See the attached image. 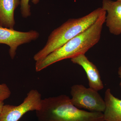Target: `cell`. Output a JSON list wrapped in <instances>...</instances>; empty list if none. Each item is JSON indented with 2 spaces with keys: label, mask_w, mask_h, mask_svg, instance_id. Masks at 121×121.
I'll return each mask as SVG.
<instances>
[{
  "label": "cell",
  "mask_w": 121,
  "mask_h": 121,
  "mask_svg": "<svg viewBox=\"0 0 121 121\" xmlns=\"http://www.w3.org/2000/svg\"><path fill=\"white\" fill-rule=\"evenodd\" d=\"M106 15V12L103 9L98 19L90 27L44 58L37 61L35 66L36 71H41L60 60L85 54L99 41L103 26L105 22Z\"/></svg>",
  "instance_id": "1"
},
{
  "label": "cell",
  "mask_w": 121,
  "mask_h": 121,
  "mask_svg": "<svg viewBox=\"0 0 121 121\" xmlns=\"http://www.w3.org/2000/svg\"><path fill=\"white\" fill-rule=\"evenodd\" d=\"M36 112L39 121H104L103 113L78 109L64 95L42 99L41 108Z\"/></svg>",
  "instance_id": "2"
},
{
  "label": "cell",
  "mask_w": 121,
  "mask_h": 121,
  "mask_svg": "<svg viewBox=\"0 0 121 121\" xmlns=\"http://www.w3.org/2000/svg\"><path fill=\"white\" fill-rule=\"evenodd\" d=\"M103 10L102 8H98L82 17L68 20L52 31L44 47L34 56V59L36 62L41 60L86 30L95 23Z\"/></svg>",
  "instance_id": "3"
},
{
  "label": "cell",
  "mask_w": 121,
  "mask_h": 121,
  "mask_svg": "<svg viewBox=\"0 0 121 121\" xmlns=\"http://www.w3.org/2000/svg\"><path fill=\"white\" fill-rule=\"evenodd\" d=\"M72 103L78 109L95 112H104L105 101L98 91L82 84L73 85L71 90Z\"/></svg>",
  "instance_id": "4"
},
{
  "label": "cell",
  "mask_w": 121,
  "mask_h": 121,
  "mask_svg": "<svg viewBox=\"0 0 121 121\" xmlns=\"http://www.w3.org/2000/svg\"><path fill=\"white\" fill-rule=\"evenodd\" d=\"M42 99L41 95L38 91L31 90L19 105H4L0 114V121H19L27 112L39 110Z\"/></svg>",
  "instance_id": "5"
},
{
  "label": "cell",
  "mask_w": 121,
  "mask_h": 121,
  "mask_svg": "<svg viewBox=\"0 0 121 121\" xmlns=\"http://www.w3.org/2000/svg\"><path fill=\"white\" fill-rule=\"evenodd\" d=\"M39 36V33L35 30L24 32L0 25V44H5L9 47V52L12 59L15 58L19 46L35 40Z\"/></svg>",
  "instance_id": "6"
},
{
  "label": "cell",
  "mask_w": 121,
  "mask_h": 121,
  "mask_svg": "<svg viewBox=\"0 0 121 121\" xmlns=\"http://www.w3.org/2000/svg\"><path fill=\"white\" fill-rule=\"evenodd\" d=\"M102 8L106 11V25L110 32L115 35L121 34V2L103 0Z\"/></svg>",
  "instance_id": "7"
},
{
  "label": "cell",
  "mask_w": 121,
  "mask_h": 121,
  "mask_svg": "<svg viewBox=\"0 0 121 121\" xmlns=\"http://www.w3.org/2000/svg\"><path fill=\"white\" fill-rule=\"evenodd\" d=\"M73 63L79 65L86 74L89 87L99 91L104 88L98 69L96 66L88 59L85 54H81L71 59Z\"/></svg>",
  "instance_id": "8"
},
{
  "label": "cell",
  "mask_w": 121,
  "mask_h": 121,
  "mask_svg": "<svg viewBox=\"0 0 121 121\" xmlns=\"http://www.w3.org/2000/svg\"><path fill=\"white\" fill-rule=\"evenodd\" d=\"M104 100L106 105L103 112L104 121H121V99L115 97L108 89L105 92Z\"/></svg>",
  "instance_id": "9"
},
{
  "label": "cell",
  "mask_w": 121,
  "mask_h": 121,
  "mask_svg": "<svg viewBox=\"0 0 121 121\" xmlns=\"http://www.w3.org/2000/svg\"><path fill=\"white\" fill-rule=\"evenodd\" d=\"M21 0H0V25L13 29L15 22L14 12L20 4Z\"/></svg>",
  "instance_id": "10"
},
{
  "label": "cell",
  "mask_w": 121,
  "mask_h": 121,
  "mask_svg": "<svg viewBox=\"0 0 121 121\" xmlns=\"http://www.w3.org/2000/svg\"><path fill=\"white\" fill-rule=\"evenodd\" d=\"M30 0H21L20 10L22 16L26 18L31 15L30 6L29 4ZM39 0H32V2L36 4Z\"/></svg>",
  "instance_id": "11"
},
{
  "label": "cell",
  "mask_w": 121,
  "mask_h": 121,
  "mask_svg": "<svg viewBox=\"0 0 121 121\" xmlns=\"http://www.w3.org/2000/svg\"><path fill=\"white\" fill-rule=\"evenodd\" d=\"M11 94V91L6 84H0V101H4L8 98Z\"/></svg>",
  "instance_id": "12"
},
{
  "label": "cell",
  "mask_w": 121,
  "mask_h": 121,
  "mask_svg": "<svg viewBox=\"0 0 121 121\" xmlns=\"http://www.w3.org/2000/svg\"><path fill=\"white\" fill-rule=\"evenodd\" d=\"M118 73L119 75V78L121 79V82L119 83V86L121 87V66L119 67L118 69Z\"/></svg>",
  "instance_id": "13"
},
{
  "label": "cell",
  "mask_w": 121,
  "mask_h": 121,
  "mask_svg": "<svg viewBox=\"0 0 121 121\" xmlns=\"http://www.w3.org/2000/svg\"><path fill=\"white\" fill-rule=\"evenodd\" d=\"M4 105V102L2 101H0V114L1 112V110H2V107H3V106Z\"/></svg>",
  "instance_id": "14"
},
{
  "label": "cell",
  "mask_w": 121,
  "mask_h": 121,
  "mask_svg": "<svg viewBox=\"0 0 121 121\" xmlns=\"http://www.w3.org/2000/svg\"><path fill=\"white\" fill-rule=\"evenodd\" d=\"M117 1H119V2H121V0H116Z\"/></svg>",
  "instance_id": "15"
},
{
  "label": "cell",
  "mask_w": 121,
  "mask_h": 121,
  "mask_svg": "<svg viewBox=\"0 0 121 121\" xmlns=\"http://www.w3.org/2000/svg\"></svg>",
  "instance_id": "16"
}]
</instances>
